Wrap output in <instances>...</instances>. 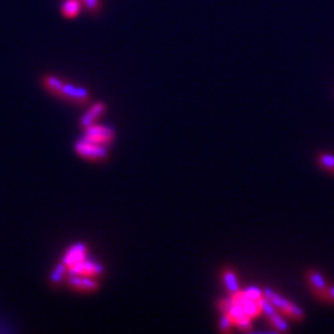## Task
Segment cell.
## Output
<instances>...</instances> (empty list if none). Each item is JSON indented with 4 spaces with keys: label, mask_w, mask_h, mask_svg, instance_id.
<instances>
[{
    "label": "cell",
    "mask_w": 334,
    "mask_h": 334,
    "mask_svg": "<svg viewBox=\"0 0 334 334\" xmlns=\"http://www.w3.org/2000/svg\"><path fill=\"white\" fill-rule=\"evenodd\" d=\"M68 273L70 274H79V276H89L98 279V277L103 274V266L100 263H98V262L84 259V261L75 263L71 267H68Z\"/></svg>",
    "instance_id": "8992f818"
},
{
    "label": "cell",
    "mask_w": 334,
    "mask_h": 334,
    "mask_svg": "<svg viewBox=\"0 0 334 334\" xmlns=\"http://www.w3.org/2000/svg\"><path fill=\"white\" fill-rule=\"evenodd\" d=\"M81 2H82V0H81Z\"/></svg>",
    "instance_id": "44dd1931"
},
{
    "label": "cell",
    "mask_w": 334,
    "mask_h": 334,
    "mask_svg": "<svg viewBox=\"0 0 334 334\" xmlns=\"http://www.w3.org/2000/svg\"><path fill=\"white\" fill-rule=\"evenodd\" d=\"M324 298H326V299H330V301H333L334 302V286H331V287H327V290H326V294H324Z\"/></svg>",
    "instance_id": "ffe728a7"
},
{
    "label": "cell",
    "mask_w": 334,
    "mask_h": 334,
    "mask_svg": "<svg viewBox=\"0 0 334 334\" xmlns=\"http://www.w3.org/2000/svg\"><path fill=\"white\" fill-rule=\"evenodd\" d=\"M84 136L89 140V141H94L100 145H109L115 140V130L112 127L103 124H94L88 125L84 128Z\"/></svg>",
    "instance_id": "3957f363"
},
{
    "label": "cell",
    "mask_w": 334,
    "mask_h": 334,
    "mask_svg": "<svg viewBox=\"0 0 334 334\" xmlns=\"http://www.w3.org/2000/svg\"><path fill=\"white\" fill-rule=\"evenodd\" d=\"M235 327L238 330H241V331H252L254 330V324H252V319L248 318V316H245V318H241V319H237L234 322Z\"/></svg>",
    "instance_id": "e0dca14e"
},
{
    "label": "cell",
    "mask_w": 334,
    "mask_h": 334,
    "mask_svg": "<svg viewBox=\"0 0 334 334\" xmlns=\"http://www.w3.org/2000/svg\"><path fill=\"white\" fill-rule=\"evenodd\" d=\"M104 112H106V103H103V102H98V103L92 104V107L79 119V124H81L82 128L94 124V123H96V120L99 119L100 116L103 115Z\"/></svg>",
    "instance_id": "ba28073f"
},
{
    "label": "cell",
    "mask_w": 334,
    "mask_h": 334,
    "mask_svg": "<svg viewBox=\"0 0 334 334\" xmlns=\"http://www.w3.org/2000/svg\"><path fill=\"white\" fill-rule=\"evenodd\" d=\"M82 3L85 5V7L88 9L89 13H92V14L99 13L100 7H102L100 0H82Z\"/></svg>",
    "instance_id": "d6986e66"
},
{
    "label": "cell",
    "mask_w": 334,
    "mask_h": 334,
    "mask_svg": "<svg viewBox=\"0 0 334 334\" xmlns=\"http://www.w3.org/2000/svg\"><path fill=\"white\" fill-rule=\"evenodd\" d=\"M234 319L230 316L229 313H223L219 320V330L221 333H230L234 329Z\"/></svg>",
    "instance_id": "9a60e30c"
},
{
    "label": "cell",
    "mask_w": 334,
    "mask_h": 334,
    "mask_svg": "<svg viewBox=\"0 0 334 334\" xmlns=\"http://www.w3.org/2000/svg\"><path fill=\"white\" fill-rule=\"evenodd\" d=\"M68 276V266L63 262H59L58 265L54 266L50 274H49V283L50 286L56 287V286H60L63 282H66V279Z\"/></svg>",
    "instance_id": "7c38bea8"
},
{
    "label": "cell",
    "mask_w": 334,
    "mask_h": 334,
    "mask_svg": "<svg viewBox=\"0 0 334 334\" xmlns=\"http://www.w3.org/2000/svg\"><path fill=\"white\" fill-rule=\"evenodd\" d=\"M319 166L323 167L324 170L334 172V155L333 153H320L318 156Z\"/></svg>",
    "instance_id": "2e32d148"
},
{
    "label": "cell",
    "mask_w": 334,
    "mask_h": 334,
    "mask_svg": "<svg viewBox=\"0 0 334 334\" xmlns=\"http://www.w3.org/2000/svg\"><path fill=\"white\" fill-rule=\"evenodd\" d=\"M307 277H308V282L311 284V287L313 288V291L316 292L319 297L323 298L326 290H327V283H326L323 274L319 273L318 270H308Z\"/></svg>",
    "instance_id": "9c48e42d"
},
{
    "label": "cell",
    "mask_w": 334,
    "mask_h": 334,
    "mask_svg": "<svg viewBox=\"0 0 334 334\" xmlns=\"http://www.w3.org/2000/svg\"><path fill=\"white\" fill-rule=\"evenodd\" d=\"M62 99H66L68 102H74V103H88L91 99V94L82 87H77L74 84L64 82L62 89Z\"/></svg>",
    "instance_id": "5b68a950"
},
{
    "label": "cell",
    "mask_w": 334,
    "mask_h": 334,
    "mask_svg": "<svg viewBox=\"0 0 334 334\" xmlns=\"http://www.w3.org/2000/svg\"><path fill=\"white\" fill-rule=\"evenodd\" d=\"M263 295L276 307L279 312H282L283 315H287L292 320L301 322L305 318V312L298 307L297 303H294L286 297H283L282 294L276 292L273 288H265L263 290Z\"/></svg>",
    "instance_id": "6da1fadb"
},
{
    "label": "cell",
    "mask_w": 334,
    "mask_h": 334,
    "mask_svg": "<svg viewBox=\"0 0 334 334\" xmlns=\"http://www.w3.org/2000/svg\"><path fill=\"white\" fill-rule=\"evenodd\" d=\"M66 282H67L68 287L81 292H95L100 287V283L96 280V277L79 276V274H70L68 273Z\"/></svg>",
    "instance_id": "277c9868"
},
{
    "label": "cell",
    "mask_w": 334,
    "mask_h": 334,
    "mask_svg": "<svg viewBox=\"0 0 334 334\" xmlns=\"http://www.w3.org/2000/svg\"><path fill=\"white\" fill-rule=\"evenodd\" d=\"M242 291H244L246 297L249 298V299H254V301H259V299L263 297V291H262L261 288L255 287V286L246 287L245 290H242Z\"/></svg>",
    "instance_id": "ac0fdd59"
},
{
    "label": "cell",
    "mask_w": 334,
    "mask_h": 334,
    "mask_svg": "<svg viewBox=\"0 0 334 334\" xmlns=\"http://www.w3.org/2000/svg\"><path fill=\"white\" fill-rule=\"evenodd\" d=\"M42 85H43V87L46 88V91H49L50 94L60 98L64 81L59 78V77H56V75L47 74V75H43V77H42Z\"/></svg>",
    "instance_id": "8fae6325"
},
{
    "label": "cell",
    "mask_w": 334,
    "mask_h": 334,
    "mask_svg": "<svg viewBox=\"0 0 334 334\" xmlns=\"http://www.w3.org/2000/svg\"><path fill=\"white\" fill-rule=\"evenodd\" d=\"M87 255H88V248H87V245L82 244V242H77V244L71 245L64 252L62 262L63 263H66L68 267H71L73 265H75V263L87 259Z\"/></svg>",
    "instance_id": "52a82bcc"
},
{
    "label": "cell",
    "mask_w": 334,
    "mask_h": 334,
    "mask_svg": "<svg viewBox=\"0 0 334 334\" xmlns=\"http://www.w3.org/2000/svg\"><path fill=\"white\" fill-rule=\"evenodd\" d=\"M81 9H82L81 0H64L60 7V11H62V16L66 18H75L81 13Z\"/></svg>",
    "instance_id": "4fadbf2b"
},
{
    "label": "cell",
    "mask_w": 334,
    "mask_h": 334,
    "mask_svg": "<svg viewBox=\"0 0 334 334\" xmlns=\"http://www.w3.org/2000/svg\"><path fill=\"white\" fill-rule=\"evenodd\" d=\"M267 320H269V323H270L277 331H280V333H286V331L290 330V326H288L287 322L284 320V318H283L280 312L267 316Z\"/></svg>",
    "instance_id": "5bb4252c"
},
{
    "label": "cell",
    "mask_w": 334,
    "mask_h": 334,
    "mask_svg": "<svg viewBox=\"0 0 334 334\" xmlns=\"http://www.w3.org/2000/svg\"><path fill=\"white\" fill-rule=\"evenodd\" d=\"M74 151L78 156L84 157V159H89V160H104L109 155L107 146L100 145V144H96L94 141H89L85 136L82 140L75 142Z\"/></svg>",
    "instance_id": "7a4b0ae2"
},
{
    "label": "cell",
    "mask_w": 334,
    "mask_h": 334,
    "mask_svg": "<svg viewBox=\"0 0 334 334\" xmlns=\"http://www.w3.org/2000/svg\"><path fill=\"white\" fill-rule=\"evenodd\" d=\"M221 277H223V283H225L226 290L230 292V294H234V292L240 291V284H238V279H237V274L233 269H230L229 266L223 267L221 270Z\"/></svg>",
    "instance_id": "30bf717a"
}]
</instances>
